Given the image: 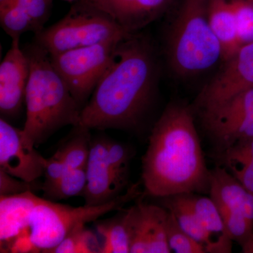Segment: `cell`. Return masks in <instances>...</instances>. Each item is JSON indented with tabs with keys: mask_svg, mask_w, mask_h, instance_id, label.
I'll return each mask as SVG.
<instances>
[{
	"mask_svg": "<svg viewBox=\"0 0 253 253\" xmlns=\"http://www.w3.org/2000/svg\"><path fill=\"white\" fill-rule=\"evenodd\" d=\"M126 211L131 226V253L172 252L168 241L167 208L139 202Z\"/></svg>",
	"mask_w": 253,
	"mask_h": 253,
	"instance_id": "obj_10",
	"label": "cell"
},
{
	"mask_svg": "<svg viewBox=\"0 0 253 253\" xmlns=\"http://www.w3.org/2000/svg\"><path fill=\"white\" fill-rule=\"evenodd\" d=\"M222 154L226 163L244 161L253 162V137L237 143Z\"/></svg>",
	"mask_w": 253,
	"mask_h": 253,
	"instance_id": "obj_31",
	"label": "cell"
},
{
	"mask_svg": "<svg viewBox=\"0 0 253 253\" xmlns=\"http://www.w3.org/2000/svg\"><path fill=\"white\" fill-rule=\"evenodd\" d=\"M200 110L205 129L222 154L253 137V89Z\"/></svg>",
	"mask_w": 253,
	"mask_h": 253,
	"instance_id": "obj_8",
	"label": "cell"
},
{
	"mask_svg": "<svg viewBox=\"0 0 253 253\" xmlns=\"http://www.w3.org/2000/svg\"><path fill=\"white\" fill-rule=\"evenodd\" d=\"M145 194L155 198L209 191L208 169L191 109L169 105L156 123L142 158Z\"/></svg>",
	"mask_w": 253,
	"mask_h": 253,
	"instance_id": "obj_2",
	"label": "cell"
},
{
	"mask_svg": "<svg viewBox=\"0 0 253 253\" xmlns=\"http://www.w3.org/2000/svg\"><path fill=\"white\" fill-rule=\"evenodd\" d=\"M243 214L253 226V194L247 191L241 208Z\"/></svg>",
	"mask_w": 253,
	"mask_h": 253,
	"instance_id": "obj_33",
	"label": "cell"
},
{
	"mask_svg": "<svg viewBox=\"0 0 253 253\" xmlns=\"http://www.w3.org/2000/svg\"><path fill=\"white\" fill-rule=\"evenodd\" d=\"M91 139L90 129L78 125L73 126L69 138L59 146L54 154L62 160L68 169H86Z\"/></svg>",
	"mask_w": 253,
	"mask_h": 253,
	"instance_id": "obj_21",
	"label": "cell"
},
{
	"mask_svg": "<svg viewBox=\"0 0 253 253\" xmlns=\"http://www.w3.org/2000/svg\"><path fill=\"white\" fill-rule=\"evenodd\" d=\"M240 47L253 42V0H231Z\"/></svg>",
	"mask_w": 253,
	"mask_h": 253,
	"instance_id": "obj_26",
	"label": "cell"
},
{
	"mask_svg": "<svg viewBox=\"0 0 253 253\" xmlns=\"http://www.w3.org/2000/svg\"><path fill=\"white\" fill-rule=\"evenodd\" d=\"M18 4L30 18L35 29V35L44 29V25L49 20L52 8L53 0H21L16 2L0 1V7Z\"/></svg>",
	"mask_w": 253,
	"mask_h": 253,
	"instance_id": "obj_27",
	"label": "cell"
},
{
	"mask_svg": "<svg viewBox=\"0 0 253 253\" xmlns=\"http://www.w3.org/2000/svg\"><path fill=\"white\" fill-rule=\"evenodd\" d=\"M121 41L105 42L60 54H49L55 71L82 109L109 69Z\"/></svg>",
	"mask_w": 253,
	"mask_h": 253,
	"instance_id": "obj_7",
	"label": "cell"
},
{
	"mask_svg": "<svg viewBox=\"0 0 253 253\" xmlns=\"http://www.w3.org/2000/svg\"><path fill=\"white\" fill-rule=\"evenodd\" d=\"M163 207L172 212L181 227L206 247V252L217 253L216 244L211 234L201 224L190 206L187 194L163 198Z\"/></svg>",
	"mask_w": 253,
	"mask_h": 253,
	"instance_id": "obj_17",
	"label": "cell"
},
{
	"mask_svg": "<svg viewBox=\"0 0 253 253\" xmlns=\"http://www.w3.org/2000/svg\"><path fill=\"white\" fill-rule=\"evenodd\" d=\"M41 198L33 191L13 196H0L1 252L7 251L19 236L29 234L30 219Z\"/></svg>",
	"mask_w": 253,
	"mask_h": 253,
	"instance_id": "obj_15",
	"label": "cell"
},
{
	"mask_svg": "<svg viewBox=\"0 0 253 253\" xmlns=\"http://www.w3.org/2000/svg\"><path fill=\"white\" fill-rule=\"evenodd\" d=\"M36 189L42 187L37 186L36 182H26L0 169V196H13Z\"/></svg>",
	"mask_w": 253,
	"mask_h": 253,
	"instance_id": "obj_29",
	"label": "cell"
},
{
	"mask_svg": "<svg viewBox=\"0 0 253 253\" xmlns=\"http://www.w3.org/2000/svg\"><path fill=\"white\" fill-rule=\"evenodd\" d=\"M222 63L220 70L200 92L197 98L199 109L253 89V42L240 47Z\"/></svg>",
	"mask_w": 253,
	"mask_h": 253,
	"instance_id": "obj_9",
	"label": "cell"
},
{
	"mask_svg": "<svg viewBox=\"0 0 253 253\" xmlns=\"http://www.w3.org/2000/svg\"><path fill=\"white\" fill-rule=\"evenodd\" d=\"M22 49L31 71L21 133L23 144L33 149L63 126L79 125L82 109L55 71L49 53L36 42Z\"/></svg>",
	"mask_w": 253,
	"mask_h": 253,
	"instance_id": "obj_3",
	"label": "cell"
},
{
	"mask_svg": "<svg viewBox=\"0 0 253 253\" xmlns=\"http://www.w3.org/2000/svg\"><path fill=\"white\" fill-rule=\"evenodd\" d=\"M0 1H2V0H0Z\"/></svg>",
	"mask_w": 253,
	"mask_h": 253,
	"instance_id": "obj_37",
	"label": "cell"
},
{
	"mask_svg": "<svg viewBox=\"0 0 253 253\" xmlns=\"http://www.w3.org/2000/svg\"><path fill=\"white\" fill-rule=\"evenodd\" d=\"M221 218L227 236L242 247L253 236V226L240 210H220Z\"/></svg>",
	"mask_w": 253,
	"mask_h": 253,
	"instance_id": "obj_25",
	"label": "cell"
},
{
	"mask_svg": "<svg viewBox=\"0 0 253 253\" xmlns=\"http://www.w3.org/2000/svg\"><path fill=\"white\" fill-rule=\"evenodd\" d=\"M51 253H101V245L94 233L81 224L73 229L54 249Z\"/></svg>",
	"mask_w": 253,
	"mask_h": 253,
	"instance_id": "obj_23",
	"label": "cell"
},
{
	"mask_svg": "<svg viewBox=\"0 0 253 253\" xmlns=\"http://www.w3.org/2000/svg\"><path fill=\"white\" fill-rule=\"evenodd\" d=\"M208 15L222 46L223 62L240 48L231 0H208Z\"/></svg>",
	"mask_w": 253,
	"mask_h": 253,
	"instance_id": "obj_16",
	"label": "cell"
},
{
	"mask_svg": "<svg viewBox=\"0 0 253 253\" xmlns=\"http://www.w3.org/2000/svg\"><path fill=\"white\" fill-rule=\"evenodd\" d=\"M242 252L245 253H253V233L252 237L251 240L243 246Z\"/></svg>",
	"mask_w": 253,
	"mask_h": 253,
	"instance_id": "obj_34",
	"label": "cell"
},
{
	"mask_svg": "<svg viewBox=\"0 0 253 253\" xmlns=\"http://www.w3.org/2000/svg\"><path fill=\"white\" fill-rule=\"evenodd\" d=\"M22 129L0 119V169L28 183L44 175L46 158L23 144Z\"/></svg>",
	"mask_w": 253,
	"mask_h": 253,
	"instance_id": "obj_11",
	"label": "cell"
},
{
	"mask_svg": "<svg viewBox=\"0 0 253 253\" xmlns=\"http://www.w3.org/2000/svg\"><path fill=\"white\" fill-rule=\"evenodd\" d=\"M109 14L129 34L137 33L161 17L173 0H84Z\"/></svg>",
	"mask_w": 253,
	"mask_h": 253,
	"instance_id": "obj_14",
	"label": "cell"
},
{
	"mask_svg": "<svg viewBox=\"0 0 253 253\" xmlns=\"http://www.w3.org/2000/svg\"><path fill=\"white\" fill-rule=\"evenodd\" d=\"M68 168L61 158L54 154L51 158H46L44 167V181L42 185L51 184L64 175Z\"/></svg>",
	"mask_w": 253,
	"mask_h": 253,
	"instance_id": "obj_32",
	"label": "cell"
},
{
	"mask_svg": "<svg viewBox=\"0 0 253 253\" xmlns=\"http://www.w3.org/2000/svg\"><path fill=\"white\" fill-rule=\"evenodd\" d=\"M96 228L104 239L101 253H130L131 226L127 211L119 217L98 221Z\"/></svg>",
	"mask_w": 253,
	"mask_h": 253,
	"instance_id": "obj_20",
	"label": "cell"
},
{
	"mask_svg": "<svg viewBox=\"0 0 253 253\" xmlns=\"http://www.w3.org/2000/svg\"><path fill=\"white\" fill-rule=\"evenodd\" d=\"M109 14L84 0L76 1L66 16L36 35L35 42L50 55L86 47L129 36Z\"/></svg>",
	"mask_w": 253,
	"mask_h": 253,
	"instance_id": "obj_5",
	"label": "cell"
},
{
	"mask_svg": "<svg viewBox=\"0 0 253 253\" xmlns=\"http://www.w3.org/2000/svg\"><path fill=\"white\" fill-rule=\"evenodd\" d=\"M158 66L154 48L144 36L120 42L112 63L82 109L79 125L89 129H132L156 94Z\"/></svg>",
	"mask_w": 253,
	"mask_h": 253,
	"instance_id": "obj_1",
	"label": "cell"
},
{
	"mask_svg": "<svg viewBox=\"0 0 253 253\" xmlns=\"http://www.w3.org/2000/svg\"><path fill=\"white\" fill-rule=\"evenodd\" d=\"M168 244L171 251L176 253H206V247L190 236L179 225L169 211L167 223Z\"/></svg>",
	"mask_w": 253,
	"mask_h": 253,
	"instance_id": "obj_24",
	"label": "cell"
},
{
	"mask_svg": "<svg viewBox=\"0 0 253 253\" xmlns=\"http://www.w3.org/2000/svg\"><path fill=\"white\" fill-rule=\"evenodd\" d=\"M86 182V169H68L58 180L42 185L44 199L60 201L83 194Z\"/></svg>",
	"mask_w": 253,
	"mask_h": 253,
	"instance_id": "obj_22",
	"label": "cell"
},
{
	"mask_svg": "<svg viewBox=\"0 0 253 253\" xmlns=\"http://www.w3.org/2000/svg\"><path fill=\"white\" fill-rule=\"evenodd\" d=\"M86 176V186L82 194L86 206H101L121 195L126 185L119 180L110 166L106 138L91 139Z\"/></svg>",
	"mask_w": 253,
	"mask_h": 253,
	"instance_id": "obj_13",
	"label": "cell"
},
{
	"mask_svg": "<svg viewBox=\"0 0 253 253\" xmlns=\"http://www.w3.org/2000/svg\"><path fill=\"white\" fill-rule=\"evenodd\" d=\"M63 1H69V2H73L74 1V2H76V1H79V0H63Z\"/></svg>",
	"mask_w": 253,
	"mask_h": 253,
	"instance_id": "obj_36",
	"label": "cell"
},
{
	"mask_svg": "<svg viewBox=\"0 0 253 253\" xmlns=\"http://www.w3.org/2000/svg\"><path fill=\"white\" fill-rule=\"evenodd\" d=\"M108 161L113 172L119 180L126 185L128 168L131 158L130 149L117 141L106 138Z\"/></svg>",
	"mask_w": 253,
	"mask_h": 253,
	"instance_id": "obj_28",
	"label": "cell"
},
{
	"mask_svg": "<svg viewBox=\"0 0 253 253\" xmlns=\"http://www.w3.org/2000/svg\"><path fill=\"white\" fill-rule=\"evenodd\" d=\"M21 1V0H2L0 1H7V2H16V1Z\"/></svg>",
	"mask_w": 253,
	"mask_h": 253,
	"instance_id": "obj_35",
	"label": "cell"
},
{
	"mask_svg": "<svg viewBox=\"0 0 253 253\" xmlns=\"http://www.w3.org/2000/svg\"><path fill=\"white\" fill-rule=\"evenodd\" d=\"M247 191L226 168L217 167L211 171L210 197L219 211L224 209L241 211Z\"/></svg>",
	"mask_w": 253,
	"mask_h": 253,
	"instance_id": "obj_19",
	"label": "cell"
},
{
	"mask_svg": "<svg viewBox=\"0 0 253 253\" xmlns=\"http://www.w3.org/2000/svg\"><path fill=\"white\" fill-rule=\"evenodd\" d=\"M19 42V38L12 40L0 64V112L3 118L18 116L26 100L31 69Z\"/></svg>",
	"mask_w": 253,
	"mask_h": 253,
	"instance_id": "obj_12",
	"label": "cell"
},
{
	"mask_svg": "<svg viewBox=\"0 0 253 253\" xmlns=\"http://www.w3.org/2000/svg\"><path fill=\"white\" fill-rule=\"evenodd\" d=\"M141 195L139 184L126 194L101 206L75 208L40 199L31 213L29 237L36 252L49 253L76 226L97 220L101 216L118 211Z\"/></svg>",
	"mask_w": 253,
	"mask_h": 253,
	"instance_id": "obj_6",
	"label": "cell"
},
{
	"mask_svg": "<svg viewBox=\"0 0 253 253\" xmlns=\"http://www.w3.org/2000/svg\"><path fill=\"white\" fill-rule=\"evenodd\" d=\"M167 56L181 78L194 77L222 62V46L208 18V0H183L168 35Z\"/></svg>",
	"mask_w": 253,
	"mask_h": 253,
	"instance_id": "obj_4",
	"label": "cell"
},
{
	"mask_svg": "<svg viewBox=\"0 0 253 253\" xmlns=\"http://www.w3.org/2000/svg\"><path fill=\"white\" fill-rule=\"evenodd\" d=\"M226 165L245 189L253 194V162L237 161L226 163Z\"/></svg>",
	"mask_w": 253,
	"mask_h": 253,
	"instance_id": "obj_30",
	"label": "cell"
},
{
	"mask_svg": "<svg viewBox=\"0 0 253 253\" xmlns=\"http://www.w3.org/2000/svg\"><path fill=\"white\" fill-rule=\"evenodd\" d=\"M190 206L201 224L215 241L218 253H231L232 240L226 234L217 206L211 197L187 194Z\"/></svg>",
	"mask_w": 253,
	"mask_h": 253,
	"instance_id": "obj_18",
	"label": "cell"
}]
</instances>
